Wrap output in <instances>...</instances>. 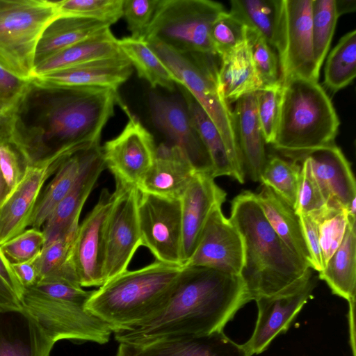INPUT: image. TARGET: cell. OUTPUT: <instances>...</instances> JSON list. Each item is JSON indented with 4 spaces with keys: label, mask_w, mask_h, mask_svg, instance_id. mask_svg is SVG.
<instances>
[{
    "label": "cell",
    "mask_w": 356,
    "mask_h": 356,
    "mask_svg": "<svg viewBox=\"0 0 356 356\" xmlns=\"http://www.w3.org/2000/svg\"><path fill=\"white\" fill-rule=\"evenodd\" d=\"M0 277L17 294L19 300L24 293V288L18 281L11 264L6 257L0 246Z\"/></svg>",
    "instance_id": "obj_53"
},
{
    "label": "cell",
    "mask_w": 356,
    "mask_h": 356,
    "mask_svg": "<svg viewBox=\"0 0 356 356\" xmlns=\"http://www.w3.org/2000/svg\"><path fill=\"white\" fill-rule=\"evenodd\" d=\"M356 76V31L341 38L330 52L324 69V85L332 92L346 88Z\"/></svg>",
    "instance_id": "obj_36"
},
{
    "label": "cell",
    "mask_w": 356,
    "mask_h": 356,
    "mask_svg": "<svg viewBox=\"0 0 356 356\" xmlns=\"http://www.w3.org/2000/svg\"><path fill=\"white\" fill-rule=\"evenodd\" d=\"M229 220L243 238L244 261L240 276L250 300L284 289L311 268L275 232L256 193L245 191L236 196Z\"/></svg>",
    "instance_id": "obj_3"
},
{
    "label": "cell",
    "mask_w": 356,
    "mask_h": 356,
    "mask_svg": "<svg viewBox=\"0 0 356 356\" xmlns=\"http://www.w3.org/2000/svg\"><path fill=\"white\" fill-rule=\"evenodd\" d=\"M313 0H284V47L279 58L281 83L298 76L317 81L315 71L312 34Z\"/></svg>",
    "instance_id": "obj_17"
},
{
    "label": "cell",
    "mask_w": 356,
    "mask_h": 356,
    "mask_svg": "<svg viewBox=\"0 0 356 356\" xmlns=\"http://www.w3.org/2000/svg\"><path fill=\"white\" fill-rule=\"evenodd\" d=\"M152 122L171 142L181 148L197 172L212 176L213 165L189 114L184 99L154 91L149 95Z\"/></svg>",
    "instance_id": "obj_16"
},
{
    "label": "cell",
    "mask_w": 356,
    "mask_h": 356,
    "mask_svg": "<svg viewBox=\"0 0 356 356\" xmlns=\"http://www.w3.org/2000/svg\"><path fill=\"white\" fill-rule=\"evenodd\" d=\"M138 217L143 245L155 260L184 267L180 200L140 193Z\"/></svg>",
    "instance_id": "obj_10"
},
{
    "label": "cell",
    "mask_w": 356,
    "mask_h": 356,
    "mask_svg": "<svg viewBox=\"0 0 356 356\" xmlns=\"http://www.w3.org/2000/svg\"><path fill=\"white\" fill-rule=\"evenodd\" d=\"M25 168L21 155L10 143H0V170L10 191L19 182Z\"/></svg>",
    "instance_id": "obj_48"
},
{
    "label": "cell",
    "mask_w": 356,
    "mask_h": 356,
    "mask_svg": "<svg viewBox=\"0 0 356 356\" xmlns=\"http://www.w3.org/2000/svg\"><path fill=\"white\" fill-rule=\"evenodd\" d=\"M79 225H74L67 232L44 245L40 255L35 259L38 282L63 280L79 284L72 260L73 244Z\"/></svg>",
    "instance_id": "obj_35"
},
{
    "label": "cell",
    "mask_w": 356,
    "mask_h": 356,
    "mask_svg": "<svg viewBox=\"0 0 356 356\" xmlns=\"http://www.w3.org/2000/svg\"><path fill=\"white\" fill-rule=\"evenodd\" d=\"M255 95L257 116L265 143L272 145L279 120L282 83L264 86Z\"/></svg>",
    "instance_id": "obj_43"
},
{
    "label": "cell",
    "mask_w": 356,
    "mask_h": 356,
    "mask_svg": "<svg viewBox=\"0 0 356 356\" xmlns=\"http://www.w3.org/2000/svg\"><path fill=\"white\" fill-rule=\"evenodd\" d=\"M59 15L56 1L0 0V67L22 80L33 79L38 43Z\"/></svg>",
    "instance_id": "obj_7"
},
{
    "label": "cell",
    "mask_w": 356,
    "mask_h": 356,
    "mask_svg": "<svg viewBox=\"0 0 356 356\" xmlns=\"http://www.w3.org/2000/svg\"><path fill=\"white\" fill-rule=\"evenodd\" d=\"M115 356H136V354L133 347L124 343H119Z\"/></svg>",
    "instance_id": "obj_56"
},
{
    "label": "cell",
    "mask_w": 356,
    "mask_h": 356,
    "mask_svg": "<svg viewBox=\"0 0 356 356\" xmlns=\"http://www.w3.org/2000/svg\"><path fill=\"white\" fill-rule=\"evenodd\" d=\"M21 302L17 294L0 277V313H21Z\"/></svg>",
    "instance_id": "obj_52"
},
{
    "label": "cell",
    "mask_w": 356,
    "mask_h": 356,
    "mask_svg": "<svg viewBox=\"0 0 356 356\" xmlns=\"http://www.w3.org/2000/svg\"><path fill=\"white\" fill-rule=\"evenodd\" d=\"M179 86L193 123L204 143L213 165L212 177L229 176L234 179V172L225 145L218 130L204 110L182 86Z\"/></svg>",
    "instance_id": "obj_33"
},
{
    "label": "cell",
    "mask_w": 356,
    "mask_h": 356,
    "mask_svg": "<svg viewBox=\"0 0 356 356\" xmlns=\"http://www.w3.org/2000/svg\"><path fill=\"white\" fill-rule=\"evenodd\" d=\"M133 66L122 53L83 63L33 79L56 86L97 87L117 90L130 77Z\"/></svg>",
    "instance_id": "obj_22"
},
{
    "label": "cell",
    "mask_w": 356,
    "mask_h": 356,
    "mask_svg": "<svg viewBox=\"0 0 356 356\" xmlns=\"http://www.w3.org/2000/svg\"><path fill=\"white\" fill-rule=\"evenodd\" d=\"M347 225L348 216L346 209L335 212L320 222L319 243L323 268L342 243Z\"/></svg>",
    "instance_id": "obj_46"
},
{
    "label": "cell",
    "mask_w": 356,
    "mask_h": 356,
    "mask_svg": "<svg viewBox=\"0 0 356 356\" xmlns=\"http://www.w3.org/2000/svg\"><path fill=\"white\" fill-rule=\"evenodd\" d=\"M184 267L155 260L126 270L93 293L85 308L113 330H131L156 317L167 304Z\"/></svg>",
    "instance_id": "obj_4"
},
{
    "label": "cell",
    "mask_w": 356,
    "mask_h": 356,
    "mask_svg": "<svg viewBox=\"0 0 356 356\" xmlns=\"http://www.w3.org/2000/svg\"><path fill=\"white\" fill-rule=\"evenodd\" d=\"M229 13L246 26L258 31L279 59L284 47V0H232Z\"/></svg>",
    "instance_id": "obj_26"
},
{
    "label": "cell",
    "mask_w": 356,
    "mask_h": 356,
    "mask_svg": "<svg viewBox=\"0 0 356 356\" xmlns=\"http://www.w3.org/2000/svg\"><path fill=\"white\" fill-rule=\"evenodd\" d=\"M129 120L122 131L102 147L103 159L115 181L138 188L156 155L154 137L126 108Z\"/></svg>",
    "instance_id": "obj_13"
},
{
    "label": "cell",
    "mask_w": 356,
    "mask_h": 356,
    "mask_svg": "<svg viewBox=\"0 0 356 356\" xmlns=\"http://www.w3.org/2000/svg\"><path fill=\"white\" fill-rule=\"evenodd\" d=\"M247 26L229 12L223 10L213 22L210 42L220 58L232 52L246 41Z\"/></svg>",
    "instance_id": "obj_40"
},
{
    "label": "cell",
    "mask_w": 356,
    "mask_h": 356,
    "mask_svg": "<svg viewBox=\"0 0 356 356\" xmlns=\"http://www.w3.org/2000/svg\"><path fill=\"white\" fill-rule=\"evenodd\" d=\"M111 24L100 20L72 15H59L44 29L35 55V67L62 50L92 36Z\"/></svg>",
    "instance_id": "obj_27"
},
{
    "label": "cell",
    "mask_w": 356,
    "mask_h": 356,
    "mask_svg": "<svg viewBox=\"0 0 356 356\" xmlns=\"http://www.w3.org/2000/svg\"><path fill=\"white\" fill-rule=\"evenodd\" d=\"M235 103L232 115L244 172L253 181H260L268 158L257 116L255 92L243 96Z\"/></svg>",
    "instance_id": "obj_24"
},
{
    "label": "cell",
    "mask_w": 356,
    "mask_h": 356,
    "mask_svg": "<svg viewBox=\"0 0 356 356\" xmlns=\"http://www.w3.org/2000/svg\"><path fill=\"white\" fill-rule=\"evenodd\" d=\"M317 277L309 268L302 277L284 289L254 299L258 316L248 341L243 344L250 356L263 353L275 337L285 333L303 306L312 298Z\"/></svg>",
    "instance_id": "obj_11"
},
{
    "label": "cell",
    "mask_w": 356,
    "mask_h": 356,
    "mask_svg": "<svg viewBox=\"0 0 356 356\" xmlns=\"http://www.w3.org/2000/svg\"><path fill=\"white\" fill-rule=\"evenodd\" d=\"M249 301L240 275L206 267L184 266L163 310L138 327L113 333L115 339L135 347L161 339L222 331Z\"/></svg>",
    "instance_id": "obj_2"
},
{
    "label": "cell",
    "mask_w": 356,
    "mask_h": 356,
    "mask_svg": "<svg viewBox=\"0 0 356 356\" xmlns=\"http://www.w3.org/2000/svg\"><path fill=\"white\" fill-rule=\"evenodd\" d=\"M197 172L181 148L161 143L156 147L153 163L141 181L138 191L180 200Z\"/></svg>",
    "instance_id": "obj_21"
},
{
    "label": "cell",
    "mask_w": 356,
    "mask_h": 356,
    "mask_svg": "<svg viewBox=\"0 0 356 356\" xmlns=\"http://www.w3.org/2000/svg\"><path fill=\"white\" fill-rule=\"evenodd\" d=\"M65 159L26 166L22 178L0 205V246L30 227L45 181Z\"/></svg>",
    "instance_id": "obj_18"
},
{
    "label": "cell",
    "mask_w": 356,
    "mask_h": 356,
    "mask_svg": "<svg viewBox=\"0 0 356 356\" xmlns=\"http://www.w3.org/2000/svg\"><path fill=\"white\" fill-rule=\"evenodd\" d=\"M220 60L218 78L228 104L264 86L254 65L247 40Z\"/></svg>",
    "instance_id": "obj_31"
},
{
    "label": "cell",
    "mask_w": 356,
    "mask_h": 356,
    "mask_svg": "<svg viewBox=\"0 0 356 356\" xmlns=\"http://www.w3.org/2000/svg\"><path fill=\"white\" fill-rule=\"evenodd\" d=\"M100 148V143L95 144L63 160L53 179L41 192L29 227L42 229L53 210L70 192L84 165Z\"/></svg>",
    "instance_id": "obj_28"
},
{
    "label": "cell",
    "mask_w": 356,
    "mask_h": 356,
    "mask_svg": "<svg viewBox=\"0 0 356 356\" xmlns=\"http://www.w3.org/2000/svg\"><path fill=\"white\" fill-rule=\"evenodd\" d=\"M335 8L338 17L342 15L353 13L356 9L355 0H334Z\"/></svg>",
    "instance_id": "obj_55"
},
{
    "label": "cell",
    "mask_w": 356,
    "mask_h": 356,
    "mask_svg": "<svg viewBox=\"0 0 356 356\" xmlns=\"http://www.w3.org/2000/svg\"><path fill=\"white\" fill-rule=\"evenodd\" d=\"M106 168L102 147L83 168L67 195L58 203L44 223L41 230L44 245L67 232L79 223L83 205Z\"/></svg>",
    "instance_id": "obj_23"
},
{
    "label": "cell",
    "mask_w": 356,
    "mask_h": 356,
    "mask_svg": "<svg viewBox=\"0 0 356 356\" xmlns=\"http://www.w3.org/2000/svg\"><path fill=\"white\" fill-rule=\"evenodd\" d=\"M246 40L254 65L264 86L281 82L277 55L265 38L256 30L247 26Z\"/></svg>",
    "instance_id": "obj_42"
},
{
    "label": "cell",
    "mask_w": 356,
    "mask_h": 356,
    "mask_svg": "<svg viewBox=\"0 0 356 356\" xmlns=\"http://www.w3.org/2000/svg\"><path fill=\"white\" fill-rule=\"evenodd\" d=\"M300 223L303 236L311 258V268L320 272L323 268L322 254L319 243V222L308 215H300Z\"/></svg>",
    "instance_id": "obj_49"
},
{
    "label": "cell",
    "mask_w": 356,
    "mask_h": 356,
    "mask_svg": "<svg viewBox=\"0 0 356 356\" xmlns=\"http://www.w3.org/2000/svg\"><path fill=\"white\" fill-rule=\"evenodd\" d=\"M114 200V192L103 188L96 204L78 226L72 260L83 288L105 283L106 228Z\"/></svg>",
    "instance_id": "obj_14"
},
{
    "label": "cell",
    "mask_w": 356,
    "mask_h": 356,
    "mask_svg": "<svg viewBox=\"0 0 356 356\" xmlns=\"http://www.w3.org/2000/svg\"><path fill=\"white\" fill-rule=\"evenodd\" d=\"M118 39L110 28L51 56L35 67L34 77L94 60L121 54Z\"/></svg>",
    "instance_id": "obj_30"
},
{
    "label": "cell",
    "mask_w": 356,
    "mask_h": 356,
    "mask_svg": "<svg viewBox=\"0 0 356 356\" xmlns=\"http://www.w3.org/2000/svg\"><path fill=\"white\" fill-rule=\"evenodd\" d=\"M159 0H125L123 2L124 16L129 31L134 38L144 39Z\"/></svg>",
    "instance_id": "obj_47"
},
{
    "label": "cell",
    "mask_w": 356,
    "mask_h": 356,
    "mask_svg": "<svg viewBox=\"0 0 356 356\" xmlns=\"http://www.w3.org/2000/svg\"><path fill=\"white\" fill-rule=\"evenodd\" d=\"M29 81L15 76L0 67V103L12 110Z\"/></svg>",
    "instance_id": "obj_50"
},
{
    "label": "cell",
    "mask_w": 356,
    "mask_h": 356,
    "mask_svg": "<svg viewBox=\"0 0 356 356\" xmlns=\"http://www.w3.org/2000/svg\"><path fill=\"white\" fill-rule=\"evenodd\" d=\"M333 294L348 302L356 295V227L348 223L339 248L330 257L324 268L318 272Z\"/></svg>",
    "instance_id": "obj_32"
},
{
    "label": "cell",
    "mask_w": 356,
    "mask_h": 356,
    "mask_svg": "<svg viewBox=\"0 0 356 356\" xmlns=\"http://www.w3.org/2000/svg\"><path fill=\"white\" fill-rule=\"evenodd\" d=\"M223 10L211 0H159L144 40H156L181 54H215L210 29Z\"/></svg>",
    "instance_id": "obj_8"
},
{
    "label": "cell",
    "mask_w": 356,
    "mask_h": 356,
    "mask_svg": "<svg viewBox=\"0 0 356 356\" xmlns=\"http://www.w3.org/2000/svg\"><path fill=\"white\" fill-rule=\"evenodd\" d=\"M338 18L334 0H313L312 44L315 71L318 76L328 53Z\"/></svg>",
    "instance_id": "obj_37"
},
{
    "label": "cell",
    "mask_w": 356,
    "mask_h": 356,
    "mask_svg": "<svg viewBox=\"0 0 356 356\" xmlns=\"http://www.w3.org/2000/svg\"><path fill=\"white\" fill-rule=\"evenodd\" d=\"M304 157L310 161L327 206L336 210L346 209L356 198V185L350 165L341 149L333 143L313 149Z\"/></svg>",
    "instance_id": "obj_20"
},
{
    "label": "cell",
    "mask_w": 356,
    "mask_h": 356,
    "mask_svg": "<svg viewBox=\"0 0 356 356\" xmlns=\"http://www.w3.org/2000/svg\"><path fill=\"white\" fill-rule=\"evenodd\" d=\"M133 348L136 356H250L243 344L230 339L223 330L161 339Z\"/></svg>",
    "instance_id": "obj_25"
},
{
    "label": "cell",
    "mask_w": 356,
    "mask_h": 356,
    "mask_svg": "<svg viewBox=\"0 0 356 356\" xmlns=\"http://www.w3.org/2000/svg\"><path fill=\"white\" fill-rule=\"evenodd\" d=\"M29 330V343L10 340L0 334V356H50L54 346L32 320L26 318Z\"/></svg>",
    "instance_id": "obj_44"
},
{
    "label": "cell",
    "mask_w": 356,
    "mask_h": 356,
    "mask_svg": "<svg viewBox=\"0 0 356 356\" xmlns=\"http://www.w3.org/2000/svg\"><path fill=\"white\" fill-rule=\"evenodd\" d=\"M227 193L211 174L197 172L180 198L184 266L192 256L213 210L222 205Z\"/></svg>",
    "instance_id": "obj_19"
},
{
    "label": "cell",
    "mask_w": 356,
    "mask_h": 356,
    "mask_svg": "<svg viewBox=\"0 0 356 356\" xmlns=\"http://www.w3.org/2000/svg\"><path fill=\"white\" fill-rule=\"evenodd\" d=\"M175 76L176 84L187 90L219 131L234 172V179L245 182V172L238 147L232 111L220 85V63L212 54H181L154 39L145 40Z\"/></svg>",
    "instance_id": "obj_6"
},
{
    "label": "cell",
    "mask_w": 356,
    "mask_h": 356,
    "mask_svg": "<svg viewBox=\"0 0 356 356\" xmlns=\"http://www.w3.org/2000/svg\"><path fill=\"white\" fill-rule=\"evenodd\" d=\"M119 102L117 90L30 80L13 106L9 143L26 166L55 161L100 143Z\"/></svg>",
    "instance_id": "obj_1"
},
{
    "label": "cell",
    "mask_w": 356,
    "mask_h": 356,
    "mask_svg": "<svg viewBox=\"0 0 356 356\" xmlns=\"http://www.w3.org/2000/svg\"><path fill=\"white\" fill-rule=\"evenodd\" d=\"M21 314L34 321L54 343L60 340L104 344L111 327L88 312L84 305L49 296L31 286L20 300Z\"/></svg>",
    "instance_id": "obj_9"
},
{
    "label": "cell",
    "mask_w": 356,
    "mask_h": 356,
    "mask_svg": "<svg viewBox=\"0 0 356 356\" xmlns=\"http://www.w3.org/2000/svg\"><path fill=\"white\" fill-rule=\"evenodd\" d=\"M45 243L41 229L29 227L11 238L1 248L11 264L31 261L37 258Z\"/></svg>",
    "instance_id": "obj_45"
},
{
    "label": "cell",
    "mask_w": 356,
    "mask_h": 356,
    "mask_svg": "<svg viewBox=\"0 0 356 356\" xmlns=\"http://www.w3.org/2000/svg\"><path fill=\"white\" fill-rule=\"evenodd\" d=\"M10 109L0 103V143L9 142Z\"/></svg>",
    "instance_id": "obj_54"
},
{
    "label": "cell",
    "mask_w": 356,
    "mask_h": 356,
    "mask_svg": "<svg viewBox=\"0 0 356 356\" xmlns=\"http://www.w3.org/2000/svg\"><path fill=\"white\" fill-rule=\"evenodd\" d=\"M118 44L137 70L138 76L147 81L152 88L161 87L170 91L175 89V76L144 39L124 37L118 39Z\"/></svg>",
    "instance_id": "obj_34"
},
{
    "label": "cell",
    "mask_w": 356,
    "mask_h": 356,
    "mask_svg": "<svg viewBox=\"0 0 356 356\" xmlns=\"http://www.w3.org/2000/svg\"><path fill=\"white\" fill-rule=\"evenodd\" d=\"M9 188L0 170V205L9 193Z\"/></svg>",
    "instance_id": "obj_57"
},
{
    "label": "cell",
    "mask_w": 356,
    "mask_h": 356,
    "mask_svg": "<svg viewBox=\"0 0 356 356\" xmlns=\"http://www.w3.org/2000/svg\"><path fill=\"white\" fill-rule=\"evenodd\" d=\"M221 206L209 215L196 248L184 266L206 267L240 275L244 261L241 234Z\"/></svg>",
    "instance_id": "obj_15"
},
{
    "label": "cell",
    "mask_w": 356,
    "mask_h": 356,
    "mask_svg": "<svg viewBox=\"0 0 356 356\" xmlns=\"http://www.w3.org/2000/svg\"><path fill=\"white\" fill-rule=\"evenodd\" d=\"M115 200L106 228L105 283L127 270L140 246L137 187L115 181Z\"/></svg>",
    "instance_id": "obj_12"
},
{
    "label": "cell",
    "mask_w": 356,
    "mask_h": 356,
    "mask_svg": "<svg viewBox=\"0 0 356 356\" xmlns=\"http://www.w3.org/2000/svg\"><path fill=\"white\" fill-rule=\"evenodd\" d=\"M256 197L264 216L275 232L293 253L311 268V258L299 216L293 208L264 185Z\"/></svg>",
    "instance_id": "obj_29"
},
{
    "label": "cell",
    "mask_w": 356,
    "mask_h": 356,
    "mask_svg": "<svg viewBox=\"0 0 356 356\" xmlns=\"http://www.w3.org/2000/svg\"><path fill=\"white\" fill-rule=\"evenodd\" d=\"M340 122L331 99L317 81L295 76L282 83L273 147L299 163L309 152L334 143Z\"/></svg>",
    "instance_id": "obj_5"
},
{
    "label": "cell",
    "mask_w": 356,
    "mask_h": 356,
    "mask_svg": "<svg viewBox=\"0 0 356 356\" xmlns=\"http://www.w3.org/2000/svg\"><path fill=\"white\" fill-rule=\"evenodd\" d=\"M124 0L56 1L60 15L92 18L113 24L122 17Z\"/></svg>",
    "instance_id": "obj_41"
},
{
    "label": "cell",
    "mask_w": 356,
    "mask_h": 356,
    "mask_svg": "<svg viewBox=\"0 0 356 356\" xmlns=\"http://www.w3.org/2000/svg\"><path fill=\"white\" fill-rule=\"evenodd\" d=\"M35 259L26 262L11 264L13 270L24 289L35 285L39 280Z\"/></svg>",
    "instance_id": "obj_51"
},
{
    "label": "cell",
    "mask_w": 356,
    "mask_h": 356,
    "mask_svg": "<svg viewBox=\"0 0 356 356\" xmlns=\"http://www.w3.org/2000/svg\"><path fill=\"white\" fill-rule=\"evenodd\" d=\"M300 171V163L288 161L280 157L271 156L267 159L260 181L263 185L272 189L294 209Z\"/></svg>",
    "instance_id": "obj_38"
},
{
    "label": "cell",
    "mask_w": 356,
    "mask_h": 356,
    "mask_svg": "<svg viewBox=\"0 0 356 356\" xmlns=\"http://www.w3.org/2000/svg\"><path fill=\"white\" fill-rule=\"evenodd\" d=\"M300 171L294 211L298 216L308 215L319 222L341 210L330 208L313 175L310 161L304 157L299 162ZM343 210V209H342Z\"/></svg>",
    "instance_id": "obj_39"
}]
</instances>
